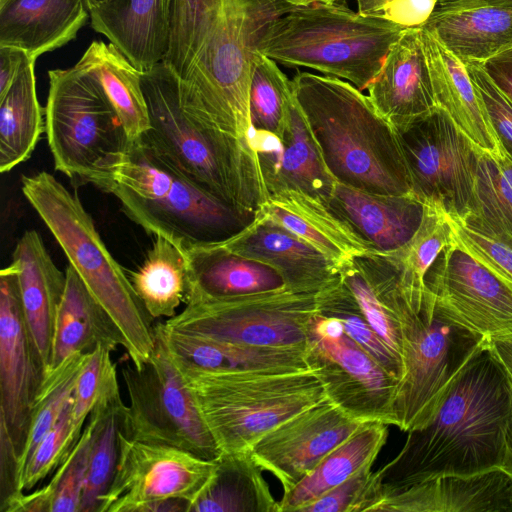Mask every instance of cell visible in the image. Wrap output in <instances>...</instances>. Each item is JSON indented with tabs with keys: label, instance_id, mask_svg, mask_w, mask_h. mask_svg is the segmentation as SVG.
<instances>
[{
	"label": "cell",
	"instance_id": "20",
	"mask_svg": "<svg viewBox=\"0 0 512 512\" xmlns=\"http://www.w3.org/2000/svg\"><path fill=\"white\" fill-rule=\"evenodd\" d=\"M367 91L376 111L395 129L438 107L421 27L402 32Z\"/></svg>",
	"mask_w": 512,
	"mask_h": 512
},
{
	"label": "cell",
	"instance_id": "19",
	"mask_svg": "<svg viewBox=\"0 0 512 512\" xmlns=\"http://www.w3.org/2000/svg\"><path fill=\"white\" fill-rule=\"evenodd\" d=\"M250 144L268 196L291 189L329 204L337 181L322 159L294 94L281 135L253 132Z\"/></svg>",
	"mask_w": 512,
	"mask_h": 512
},
{
	"label": "cell",
	"instance_id": "56",
	"mask_svg": "<svg viewBox=\"0 0 512 512\" xmlns=\"http://www.w3.org/2000/svg\"><path fill=\"white\" fill-rule=\"evenodd\" d=\"M283 1L292 7H301V6H308V5L315 4V3L330 4V3H336V2L344 1V0H283Z\"/></svg>",
	"mask_w": 512,
	"mask_h": 512
},
{
	"label": "cell",
	"instance_id": "42",
	"mask_svg": "<svg viewBox=\"0 0 512 512\" xmlns=\"http://www.w3.org/2000/svg\"><path fill=\"white\" fill-rule=\"evenodd\" d=\"M292 99V80L281 71L276 61L256 50L251 63L249 87L253 132H265L279 137Z\"/></svg>",
	"mask_w": 512,
	"mask_h": 512
},
{
	"label": "cell",
	"instance_id": "10",
	"mask_svg": "<svg viewBox=\"0 0 512 512\" xmlns=\"http://www.w3.org/2000/svg\"><path fill=\"white\" fill-rule=\"evenodd\" d=\"M45 133L54 167L76 186L94 184L130 142L99 82L75 64L48 71Z\"/></svg>",
	"mask_w": 512,
	"mask_h": 512
},
{
	"label": "cell",
	"instance_id": "22",
	"mask_svg": "<svg viewBox=\"0 0 512 512\" xmlns=\"http://www.w3.org/2000/svg\"><path fill=\"white\" fill-rule=\"evenodd\" d=\"M376 511L512 512V474L444 475L387 494Z\"/></svg>",
	"mask_w": 512,
	"mask_h": 512
},
{
	"label": "cell",
	"instance_id": "48",
	"mask_svg": "<svg viewBox=\"0 0 512 512\" xmlns=\"http://www.w3.org/2000/svg\"><path fill=\"white\" fill-rule=\"evenodd\" d=\"M338 274L372 328L394 352L402 357V334L399 322L377 299L352 259L339 267Z\"/></svg>",
	"mask_w": 512,
	"mask_h": 512
},
{
	"label": "cell",
	"instance_id": "45",
	"mask_svg": "<svg viewBox=\"0 0 512 512\" xmlns=\"http://www.w3.org/2000/svg\"><path fill=\"white\" fill-rule=\"evenodd\" d=\"M113 351L100 345L89 354L75 384L70 436L74 444L80 438L84 423L94 407L105 398L118 392L119 382L116 364L111 358Z\"/></svg>",
	"mask_w": 512,
	"mask_h": 512
},
{
	"label": "cell",
	"instance_id": "43",
	"mask_svg": "<svg viewBox=\"0 0 512 512\" xmlns=\"http://www.w3.org/2000/svg\"><path fill=\"white\" fill-rule=\"evenodd\" d=\"M90 353H74L46 373L35 399L26 442L19 459V481L30 456L73 397L76 380Z\"/></svg>",
	"mask_w": 512,
	"mask_h": 512
},
{
	"label": "cell",
	"instance_id": "39",
	"mask_svg": "<svg viewBox=\"0 0 512 512\" xmlns=\"http://www.w3.org/2000/svg\"><path fill=\"white\" fill-rule=\"evenodd\" d=\"M98 410L88 417L82 434L48 483L31 493L22 492L8 502L1 512H80L88 458Z\"/></svg>",
	"mask_w": 512,
	"mask_h": 512
},
{
	"label": "cell",
	"instance_id": "49",
	"mask_svg": "<svg viewBox=\"0 0 512 512\" xmlns=\"http://www.w3.org/2000/svg\"><path fill=\"white\" fill-rule=\"evenodd\" d=\"M451 241L465 250L512 290V248L449 216Z\"/></svg>",
	"mask_w": 512,
	"mask_h": 512
},
{
	"label": "cell",
	"instance_id": "7",
	"mask_svg": "<svg viewBox=\"0 0 512 512\" xmlns=\"http://www.w3.org/2000/svg\"><path fill=\"white\" fill-rule=\"evenodd\" d=\"M406 28L345 4L293 7L273 20L256 50L288 67H306L367 90Z\"/></svg>",
	"mask_w": 512,
	"mask_h": 512
},
{
	"label": "cell",
	"instance_id": "1",
	"mask_svg": "<svg viewBox=\"0 0 512 512\" xmlns=\"http://www.w3.org/2000/svg\"><path fill=\"white\" fill-rule=\"evenodd\" d=\"M291 8L283 0H171L161 62L190 117L250 145L252 58L267 26Z\"/></svg>",
	"mask_w": 512,
	"mask_h": 512
},
{
	"label": "cell",
	"instance_id": "24",
	"mask_svg": "<svg viewBox=\"0 0 512 512\" xmlns=\"http://www.w3.org/2000/svg\"><path fill=\"white\" fill-rule=\"evenodd\" d=\"M10 264L17 273L26 324L48 372L66 273L56 266L36 230H27L21 236Z\"/></svg>",
	"mask_w": 512,
	"mask_h": 512
},
{
	"label": "cell",
	"instance_id": "44",
	"mask_svg": "<svg viewBox=\"0 0 512 512\" xmlns=\"http://www.w3.org/2000/svg\"><path fill=\"white\" fill-rule=\"evenodd\" d=\"M451 240L449 214L437 203H425L422 222L413 237L390 252L404 285L414 291L425 289V276Z\"/></svg>",
	"mask_w": 512,
	"mask_h": 512
},
{
	"label": "cell",
	"instance_id": "25",
	"mask_svg": "<svg viewBox=\"0 0 512 512\" xmlns=\"http://www.w3.org/2000/svg\"><path fill=\"white\" fill-rule=\"evenodd\" d=\"M88 18L84 0H0V47L36 60L74 40Z\"/></svg>",
	"mask_w": 512,
	"mask_h": 512
},
{
	"label": "cell",
	"instance_id": "51",
	"mask_svg": "<svg viewBox=\"0 0 512 512\" xmlns=\"http://www.w3.org/2000/svg\"><path fill=\"white\" fill-rule=\"evenodd\" d=\"M357 12L404 28L422 27L435 10L437 0H356Z\"/></svg>",
	"mask_w": 512,
	"mask_h": 512
},
{
	"label": "cell",
	"instance_id": "15",
	"mask_svg": "<svg viewBox=\"0 0 512 512\" xmlns=\"http://www.w3.org/2000/svg\"><path fill=\"white\" fill-rule=\"evenodd\" d=\"M215 466L216 460L177 447L128 439L119 427L118 462L98 512H147L152 504L172 499L190 508Z\"/></svg>",
	"mask_w": 512,
	"mask_h": 512
},
{
	"label": "cell",
	"instance_id": "33",
	"mask_svg": "<svg viewBox=\"0 0 512 512\" xmlns=\"http://www.w3.org/2000/svg\"><path fill=\"white\" fill-rule=\"evenodd\" d=\"M388 426L381 422H363L307 476L284 492L279 501L280 512H301L305 506L347 480L362 467L374 463L387 441Z\"/></svg>",
	"mask_w": 512,
	"mask_h": 512
},
{
	"label": "cell",
	"instance_id": "52",
	"mask_svg": "<svg viewBox=\"0 0 512 512\" xmlns=\"http://www.w3.org/2000/svg\"><path fill=\"white\" fill-rule=\"evenodd\" d=\"M496 87L512 102V48L480 64Z\"/></svg>",
	"mask_w": 512,
	"mask_h": 512
},
{
	"label": "cell",
	"instance_id": "5",
	"mask_svg": "<svg viewBox=\"0 0 512 512\" xmlns=\"http://www.w3.org/2000/svg\"><path fill=\"white\" fill-rule=\"evenodd\" d=\"M142 88L151 127L141 140L216 198L256 215L268 194L252 147L190 117L181 106L174 76L162 62L142 72Z\"/></svg>",
	"mask_w": 512,
	"mask_h": 512
},
{
	"label": "cell",
	"instance_id": "40",
	"mask_svg": "<svg viewBox=\"0 0 512 512\" xmlns=\"http://www.w3.org/2000/svg\"><path fill=\"white\" fill-rule=\"evenodd\" d=\"M125 403L120 392L98 403V420L91 443L80 512H98L108 490L119 456L120 416Z\"/></svg>",
	"mask_w": 512,
	"mask_h": 512
},
{
	"label": "cell",
	"instance_id": "2",
	"mask_svg": "<svg viewBox=\"0 0 512 512\" xmlns=\"http://www.w3.org/2000/svg\"><path fill=\"white\" fill-rule=\"evenodd\" d=\"M512 466V381L490 345L462 369L435 416L377 470L385 496L444 475ZM511 473V472H510Z\"/></svg>",
	"mask_w": 512,
	"mask_h": 512
},
{
	"label": "cell",
	"instance_id": "55",
	"mask_svg": "<svg viewBox=\"0 0 512 512\" xmlns=\"http://www.w3.org/2000/svg\"><path fill=\"white\" fill-rule=\"evenodd\" d=\"M490 350L512 381V338L490 343Z\"/></svg>",
	"mask_w": 512,
	"mask_h": 512
},
{
	"label": "cell",
	"instance_id": "34",
	"mask_svg": "<svg viewBox=\"0 0 512 512\" xmlns=\"http://www.w3.org/2000/svg\"><path fill=\"white\" fill-rule=\"evenodd\" d=\"M76 64L99 82L129 142L141 139L151 127L142 72L114 44L103 41H93Z\"/></svg>",
	"mask_w": 512,
	"mask_h": 512
},
{
	"label": "cell",
	"instance_id": "57",
	"mask_svg": "<svg viewBox=\"0 0 512 512\" xmlns=\"http://www.w3.org/2000/svg\"><path fill=\"white\" fill-rule=\"evenodd\" d=\"M109 1H111V0H84L88 10L99 7Z\"/></svg>",
	"mask_w": 512,
	"mask_h": 512
},
{
	"label": "cell",
	"instance_id": "58",
	"mask_svg": "<svg viewBox=\"0 0 512 512\" xmlns=\"http://www.w3.org/2000/svg\"><path fill=\"white\" fill-rule=\"evenodd\" d=\"M511 474H512V466H511V470H510Z\"/></svg>",
	"mask_w": 512,
	"mask_h": 512
},
{
	"label": "cell",
	"instance_id": "47",
	"mask_svg": "<svg viewBox=\"0 0 512 512\" xmlns=\"http://www.w3.org/2000/svg\"><path fill=\"white\" fill-rule=\"evenodd\" d=\"M72 398L27 461L19 481L21 492L32 490L55 471L75 445L70 436Z\"/></svg>",
	"mask_w": 512,
	"mask_h": 512
},
{
	"label": "cell",
	"instance_id": "29",
	"mask_svg": "<svg viewBox=\"0 0 512 512\" xmlns=\"http://www.w3.org/2000/svg\"><path fill=\"white\" fill-rule=\"evenodd\" d=\"M422 28L436 104L479 149L496 153L502 146L490 124L466 66Z\"/></svg>",
	"mask_w": 512,
	"mask_h": 512
},
{
	"label": "cell",
	"instance_id": "37",
	"mask_svg": "<svg viewBox=\"0 0 512 512\" xmlns=\"http://www.w3.org/2000/svg\"><path fill=\"white\" fill-rule=\"evenodd\" d=\"M458 219V218H457ZM467 227L512 248V160L479 149Z\"/></svg>",
	"mask_w": 512,
	"mask_h": 512
},
{
	"label": "cell",
	"instance_id": "53",
	"mask_svg": "<svg viewBox=\"0 0 512 512\" xmlns=\"http://www.w3.org/2000/svg\"><path fill=\"white\" fill-rule=\"evenodd\" d=\"M31 59L13 47H0V97L10 88L25 62Z\"/></svg>",
	"mask_w": 512,
	"mask_h": 512
},
{
	"label": "cell",
	"instance_id": "31",
	"mask_svg": "<svg viewBox=\"0 0 512 512\" xmlns=\"http://www.w3.org/2000/svg\"><path fill=\"white\" fill-rule=\"evenodd\" d=\"M65 273L66 285L55 321L49 370L77 352L91 353L100 345L112 351L124 346L117 325L70 264Z\"/></svg>",
	"mask_w": 512,
	"mask_h": 512
},
{
	"label": "cell",
	"instance_id": "28",
	"mask_svg": "<svg viewBox=\"0 0 512 512\" xmlns=\"http://www.w3.org/2000/svg\"><path fill=\"white\" fill-rule=\"evenodd\" d=\"M259 211L314 246L338 269L369 251L327 204L303 192L286 189L271 193Z\"/></svg>",
	"mask_w": 512,
	"mask_h": 512
},
{
	"label": "cell",
	"instance_id": "23",
	"mask_svg": "<svg viewBox=\"0 0 512 512\" xmlns=\"http://www.w3.org/2000/svg\"><path fill=\"white\" fill-rule=\"evenodd\" d=\"M328 206L366 244L369 251L390 253L418 230L425 203L413 193L381 195L336 183Z\"/></svg>",
	"mask_w": 512,
	"mask_h": 512
},
{
	"label": "cell",
	"instance_id": "36",
	"mask_svg": "<svg viewBox=\"0 0 512 512\" xmlns=\"http://www.w3.org/2000/svg\"><path fill=\"white\" fill-rule=\"evenodd\" d=\"M35 61L28 59L8 91L0 97V172L32 155L45 131V113L36 92Z\"/></svg>",
	"mask_w": 512,
	"mask_h": 512
},
{
	"label": "cell",
	"instance_id": "38",
	"mask_svg": "<svg viewBox=\"0 0 512 512\" xmlns=\"http://www.w3.org/2000/svg\"><path fill=\"white\" fill-rule=\"evenodd\" d=\"M129 279L153 319L176 315L189 288L185 250L157 235L142 264Z\"/></svg>",
	"mask_w": 512,
	"mask_h": 512
},
{
	"label": "cell",
	"instance_id": "16",
	"mask_svg": "<svg viewBox=\"0 0 512 512\" xmlns=\"http://www.w3.org/2000/svg\"><path fill=\"white\" fill-rule=\"evenodd\" d=\"M424 282L454 325L489 343L512 338V290L451 240Z\"/></svg>",
	"mask_w": 512,
	"mask_h": 512
},
{
	"label": "cell",
	"instance_id": "18",
	"mask_svg": "<svg viewBox=\"0 0 512 512\" xmlns=\"http://www.w3.org/2000/svg\"><path fill=\"white\" fill-rule=\"evenodd\" d=\"M362 423L326 398L274 427L249 450L262 470L279 480L285 492Z\"/></svg>",
	"mask_w": 512,
	"mask_h": 512
},
{
	"label": "cell",
	"instance_id": "14",
	"mask_svg": "<svg viewBox=\"0 0 512 512\" xmlns=\"http://www.w3.org/2000/svg\"><path fill=\"white\" fill-rule=\"evenodd\" d=\"M412 193L441 205L452 218L469 212L479 148L440 107L396 129Z\"/></svg>",
	"mask_w": 512,
	"mask_h": 512
},
{
	"label": "cell",
	"instance_id": "4",
	"mask_svg": "<svg viewBox=\"0 0 512 512\" xmlns=\"http://www.w3.org/2000/svg\"><path fill=\"white\" fill-rule=\"evenodd\" d=\"M93 185L114 195L125 215L148 234L182 249L224 242L255 217L182 175L141 139L110 159Z\"/></svg>",
	"mask_w": 512,
	"mask_h": 512
},
{
	"label": "cell",
	"instance_id": "6",
	"mask_svg": "<svg viewBox=\"0 0 512 512\" xmlns=\"http://www.w3.org/2000/svg\"><path fill=\"white\" fill-rule=\"evenodd\" d=\"M21 190L69 264L117 325L129 360L142 367L155 348L154 319L107 249L78 194L45 171L22 176Z\"/></svg>",
	"mask_w": 512,
	"mask_h": 512
},
{
	"label": "cell",
	"instance_id": "11",
	"mask_svg": "<svg viewBox=\"0 0 512 512\" xmlns=\"http://www.w3.org/2000/svg\"><path fill=\"white\" fill-rule=\"evenodd\" d=\"M155 348L140 368L127 363L122 378L129 405L120 416L128 439L162 444L216 460L221 451L167 348L162 323L154 325Z\"/></svg>",
	"mask_w": 512,
	"mask_h": 512
},
{
	"label": "cell",
	"instance_id": "54",
	"mask_svg": "<svg viewBox=\"0 0 512 512\" xmlns=\"http://www.w3.org/2000/svg\"><path fill=\"white\" fill-rule=\"evenodd\" d=\"M478 6H497L512 10V0H437L434 11Z\"/></svg>",
	"mask_w": 512,
	"mask_h": 512
},
{
	"label": "cell",
	"instance_id": "46",
	"mask_svg": "<svg viewBox=\"0 0 512 512\" xmlns=\"http://www.w3.org/2000/svg\"><path fill=\"white\" fill-rule=\"evenodd\" d=\"M373 463L362 467L347 480L305 506L301 512H366L376 511L385 494Z\"/></svg>",
	"mask_w": 512,
	"mask_h": 512
},
{
	"label": "cell",
	"instance_id": "3",
	"mask_svg": "<svg viewBox=\"0 0 512 512\" xmlns=\"http://www.w3.org/2000/svg\"><path fill=\"white\" fill-rule=\"evenodd\" d=\"M294 98L334 179L381 195L412 193L396 129L367 95L343 79L298 72Z\"/></svg>",
	"mask_w": 512,
	"mask_h": 512
},
{
	"label": "cell",
	"instance_id": "30",
	"mask_svg": "<svg viewBox=\"0 0 512 512\" xmlns=\"http://www.w3.org/2000/svg\"><path fill=\"white\" fill-rule=\"evenodd\" d=\"M422 27L463 64H482L512 48V10L507 8L433 11Z\"/></svg>",
	"mask_w": 512,
	"mask_h": 512
},
{
	"label": "cell",
	"instance_id": "26",
	"mask_svg": "<svg viewBox=\"0 0 512 512\" xmlns=\"http://www.w3.org/2000/svg\"><path fill=\"white\" fill-rule=\"evenodd\" d=\"M174 361L198 369L232 373H291L312 370L305 348L254 347L168 329L162 323Z\"/></svg>",
	"mask_w": 512,
	"mask_h": 512
},
{
	"label": "cell",
	"instance_id": "32",
	"mask_svg": "<svg viewBox=\"0 0 512 512\" xmlns=\"http://www.w3.org/2000/svg\"><path fill=\"white\" fill-rule=\"evenodd\" d=\"M184 250L188 260L187 292L232 297L285 288V281L276 269L232 252L221 243Z\"/></svg>",
	"mask_w": 512,
	"mask_h": 512
},
{
	"label": "cell",
	"instance_id": "12",
	"mask_svg": "<svg viewBox=\"0 0 512 512\" xmlns=\"http://www.w3.org/2000/svg\"><path fill=\"white\" fill-rule=\"evenodd\" d=\"M318 292L280 290L232 297L187 292L168 329L254 347L305 348Z\"/></svg>",
	"mask_w": 512,
	"mask_h": 512
},
{
	"label": "cell",
	"instance_id": "35",
	"mask_svg": "<svg viewBox=\"0 0 512 512\" xmlns=\"http://www.w3.org/2000/svg\"><path fill=\"white\" fill-rule=\"evenodd\" d=\"M250 450L221 453L189 512H280Z\"/></svg>",
	"mask_w": 512,
	"mask_h": 512
},
{
	"label": "cell",
	"instance_id": "21",
	"mask_svg": "<svg viewBox=\"0 0 512 512\" xmlns=\"http://www.w3.org/2000/svg\"><path fill=\"white\" fill-rule=\"evenodd\" d=\"M221 244L273 267L290 290L316 293L339 277L335 263L260 211L246 228Z\"/></svg>",
	"mask_w": 512,
	"mask_h": 512
},
{
	"label": "cell",
	"instance_id": "27",
	"mask_svg": "<svg viewBox=\"0 0 512 512\" xmlns=\"http://www.w3.org/2000/svg\"><path fill=\"white\" fill-rule=\"evenodd\" d=\"M171 0H111L89 10L91 27L141 72L164 57Z\"/></svg>",
	"mask_w": 512,
	"mask_h": 512
},
{
	"label": "cell",
	"instance_id": "17",
	"mask_svg": "<svg viewBox=\"0 0 512 512\" xmlns=\"http://www.w3.org/2000/svg\"><path fill=\"white\" fill-rule=\"evenodd\" d=\"M46 373L26 324L17 273L10 264L0 271V428L14 444L18 465Z\"/></svg>",
	"mask_w": 512,
	"mask_h": 512
},
{
	"label": "cell",
	"instance_id": "41",
	"mask_svg": "<svg viewBox=\"0 0 512 512\" xmlns=\"http://www.w3.org/2000/svg\"><path fill=\"white\" fill-rule=\"evenodd\" d=\"M317 313L338 320L351 339L400 381L403 373L402 357L372 328L339 277L318 292Z\"/></svg>",
	"mask_w": 512,
	"mask_h": 512
},
{
	"label": "cell",
	"instance_id": "50",
	"mask_svg": "<svg viewBox=\"0 0 512 512\" xmlns=\"http://www.w3.org/2000/svg\"><path fill=\"white\" fill-rule=\"evenodd\" d=\"M504 152L512 160V102L496 87L480 64H464Z\"/></svg>",
	"mask_w": 512,
	"mask_h": 512
},
{
	"label": "cell",
	"instance_id": "8",
	"mask_svg": "<svg viewBox=\"0 0 512 512\" xmlns=\"http://www.w3.org/2000/svg\"><path fill=\"white\" fill-rule=\"evenodd\" d=\"M174 363L221 453L249 450L274 427L327 398L314 370L232 373Z\"/></svg>",
	"mask_w": 512,
	"mask_h": 512
},
{
	"label": "cell",
	"instance_id": "9",
	"mask_svg": "<svg viewBox=\"0 0 512 512\" xmlns=\"http://www.w3.org/2000/svg\"><path fill=\"white\" fill-rule=\"evenodd\" d=\"M396 318L402 334L403 373L394 413L396 426L409 432L435 416L462 369L490 343L445 318L426 286L423 294L405 299Z\"/></svg>",
	"mask_w": 512,
	"mask_h": 512
},
{
	"label": "cell",
	"instance_id": "13",
	"mask_svg": "<svg viewBox=\"0 0 512 512\" xmlns=\"http://www.w3.org/2000/svg\"><path fill=\"white\" fill-rule=\"evenodd\" d=\"M306 355L327 399L359 422L396 426L399 380L351 339L341 323L316 313L307 328Z\"/></svg>",
	"mask_w": 512,
	"mask_h": 512
}]
</instances>
